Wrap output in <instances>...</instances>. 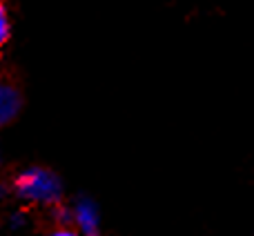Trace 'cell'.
Wrapping results in <instances>:
<instances>
[{
	"label": "cell",
	"mask_w": 254,
	"mask_h": 236,
	"mask_svg": "<svg viewBox=\"0 0 254 236\" xmlns=\"http://www.w3.org/2000/svg\"><path fill=\"white\" fill-rule=\"evenodd\" d=\"M13 192L27 203L56 205L63 198V180L56 172L47 167H29L16 176Z\"/></svg>",
	"instance_id": "1"
},
{
	"label": "cell",
	"mask_w": 254,
	"mask_h": 236,
	"mask_svg": "<svg viewBox=\"0 0 254 236\" xmlns=\"http://www.w3.org/2000/svg\"><path fill=\"white\" fill-rule=\"evenodd\" d=\"M69 210L71 223L76 225V230L80 234L98 236V232H101V210H98L96 201H92L89 196H78Z\"/></svg>",
	"instance_id": "2"
},
{
	"label": "cell",
	"mask_w": 254,
	"mask_h": 236,
	"mask_svg": "<svg viewBox=\"0 0 254 236\" xmlns=\"http://www.w3.org/2000/svg\"><path fill=\"white\" fill-rule=\"evenodd\" d=\"M20 107H22L20 92L9 83H0V127L9 125L18 116Z\"/></svg>",
	"instance_id": "3"
},
{
	"label": "cell",
	"mask_w": 254,
	"mask_h": 236,
	"mask_svg": "<svg viewBox=\"0 0 254 236\" xmlns=\"http://www.w3.org/2000/svg\"><path fill=\"white\" fill-rule=\"evenodd\" d=\"M9 36H11V20H9V11L4 2L0 0V47L9 40Z\"/></svg>",
	"instance_id": "4"
},
{
	"label": "cell",
	"mask_w": 254,
	"mask_h": 236,
	"mask_svg": "<svg viewBox=\"0 0 254 236\" xmlns=\"http://www.w3.org/2000/svg\"><path fill=\"white\" fill-rule=\"evenodd\" d=\"M54 216H56V223H61V228L71 223V210H65V207L58 205V203H56V212H54Z\"/></svg>",
	"instance_id": "5"
},
{
	"label": "cell",
	"mask_w": 254,
	"mask_h": 236,
	"mask_svg": "<svg viewBox=\"0 0 254 236\" xmlns=\"http://www.w3.org/2000/svg\"><path fill=\"white\" fill-rule=\"evenodd\" d=\"M9 223H11V228H22V225H25L27 223V216L25 214H22V212H16V214H13L11 216V219H9Z\"/></svg>",
	"instance_id": "6"
},
{
	"label": "cell",
	"mask_w": 254,
	"mask_h": 236,
	"mask_svg": "<svg viewBox=\"0 0 254 236\" xmlns=\"http://www.w3.org/2000/svg\"><path fill=\"white\" fill-rule=\"evenodd\" d=\"M52 236H85V234H80L78 230H69V228H65V225H63V228L56 230Z\"/></svg>",
	"instance_id": "7"
},
{
	"label": "cell",
	"mask_w": 254,
	"mask_h": 236,
	"mask_svg": "<svg viewBox=\"0 0 254 236\" xmlns=\"http://www.w3.org/2000/svg\"><path fill=\"white\" fill-rule=\"evenodd\" d=\"M4 194H7V189H4L2 185H0V196H4Z\"/></svg>",
	"instance_id": "8"
}]
</instances>
